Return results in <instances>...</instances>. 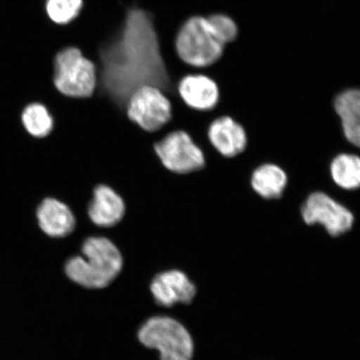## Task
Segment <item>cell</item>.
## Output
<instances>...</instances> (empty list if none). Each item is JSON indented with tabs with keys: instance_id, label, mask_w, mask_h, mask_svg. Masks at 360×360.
<instances>
[{
	"instance_id": "obj_1",
	"label": "cell",
	"mask_w": 360,
	"mask_h": 360,
	"mask_svg": "<svg viewBox=\"0 0 360 360\" xmlns=\"http://www.w3.org/2000/svg\"><path fill=\"white\" fill-rule=\"evenodd\" d=\"M81 255L67 261L66 276L88 289H102L118 277L124 266L119 248L105 236H90L81 245Z\"/></svg>"
},
{
	"instance_id": "obj_2",
	"label": "cell",
	"mask_w": 360,
	"mask_h": 360,
	"mask_svg": "<svg viewBox=\"0 0 360 360\" xmlns=\"http://www.w3.org/2000/svg\"><path fill=\"white\" fill-rule=\"evenodd\" d=\"M53 84L57 91L65 97L90 98L97 88L96 66L79 48L62 49L53 57Z\"/></svg>"
},
{
	"instance_id": "obj_3",
	"label": "cell",
	"mask_w": 360,
	"mask_h": 360,
	"mask_svg": "<svg viewBox=\"0 0 360 360\" xmlns=\"http://www.w3.org/2000/svg\"><path fill=\"white\" fill-rule=\"evenodd\" d=\"M174 44L180 60L196 69L216 64L226 48L216 37L207 18L200 15L192 16L184 22Z\"/></svg>"
},
{
	"instance_id": "obj_4",
	"label": "cell",
	"mask_w": 360,
	"mask_h": 360,
	"mask_svg": "<svg viewBox=\"0 0 360 360\" xmlns=\"http://www.w3.org/2000/svg\"><path fill=\"white\" fill-rule=\"evenodd\" d=\"M138 335L146 347L160 351L161 360H192L193 343L190 333L172 318L148 319Z\"/></svg>"
},
{
	"instance_id": "obj_5",
	"label": "cell",
	"mask_w": 360,
	"mask_h": 360,
	"mask_svg": "<svg viewBox=\"0 0 360 360\" xmlns=\"http://www.w3.org/2000/svg\"><path fill=\"white\" fill-rule=\"evenodd\" d=\"M126 115L143 131L156 133L172 119V103L159 87L143 85L129 96Z\"/></svg>"
},
{
	"instance_id": "obj_6",
	"label": "cell",
	"mask_w": 360,
	"mask_h": 360,
	"mask_svg": "<svg viewBox=\"0 0 360 360\" xmlns=\"http://www.w3.org/2000/svg\"><path fill=\"white\" fill-rule=\"evenodd\" d=\"M154 150L166 169L176 174H188L205 168V156L191 135L170 132L155 143Z\"/></svg>"
},
{
	"instance_id": "obj_7",
	"label": "cell",
	"mask_w": 360,
	"mask_h": 360,
	"mask_svg": "<svg viewBox=\"0 0 360 360\" xmlns=\"http://www.w3.org/2000/svg\"><path fill=\"white\" fill-rule=\"evenodd\" d=\"M304 222L311 225L321 224L332 236H339L353 226L354 215L343 205L326 193H312L302 208Z\"/></svg>"
},
{
	"instance_id": "obj_8",
	"label": "cell",
	"mask_w": 360,
	"mask_h": 360,
	"mask_svg": "<svg viewBox=\"0 0 360 360\" xmlns=\"http://www.w3.org/2000/svg\"><path fill=\"white\" fill-rule=\"evenodd\" d=\"M153 296L159 305L171 307L178 303L190 304L196 295V288L186 274L178 269L162 272L150 285Z\"/></svg>"
},
{
	"instance_id": "obj_9",
	"label": "cell",
	"mask_w": 360,
	"mask_h": 360,
	"mask_svg": "<svg viewBox=\"0 0 360 360\" xmlns=\"http://www.w3.org/2000/svg\"><path fill=\"white\" fill-rule=\"evenodd\" d=\"M178 94L188 108L196 111L213 110L220 100L217 82L205 74L184 76L179 82Z\"/></svg>"
},
{
	"instance_id": "obj_10",
	"label": "cell",
	"mask_w": 360,
	"mask_h": 360,
	"mask_svg": "<svg viewBox=\"0 0 360 360\" xmlns=\"http://www.w3.org/2000/svg\"><path fill=\"white\" fill-rule=\"evenodd\" d=\"M126 206L123 198L106 184L94 188L93 197L87 207L90 221L98 228H112L123 219Z\"/></svg>"
},
{
	"instance_id": "obj_11",
	"label": "cell",
	"mask_w": 360,
	"mask_h": 360,
	"mask_svg": "<svg viewBox=\"0 0 360 360\" xmlns=\"http://www.w3.org/2000/svg\"><path fill=\"white\" fill-rule=\"evenodd\" d=\"M36 218L42 232L53 238H66L76 227V219L70 207L56 198L44 199L36 211Z\"/></svg>"
},
{
	"instance_id": "obj_12",
	"label": "cell",
	"mask_w": 360,
	"mask_h": 360,
	"mask_svg": "<svg viewBox=\"0 0 360 360\" xmlns=\"http://www.w3.org/2000/svg\"><path fill=\"white\" fill-rule=\"evenodd\" d=\"M207 134L211 145L225 158L235 157L245 150V130L231 117H217L210 123Z\"/></svg>"
},
{
	"instance_id": "obj_13",
	"label": "cell",
	"mask_w": 360,
	"mask_h": 360,
	"mask_svg": "<svg viewBox=\"0 0 360 360\" xmlns=\"http://www.w3.org/2000/svg\"><path fill=\"white\" fill-rule=\"evenodd\" d=\"M335 108L346 139L360 148V89H347L340 94L335 98Z\"/></svg>"
},
{
	"instance_id": "obj_14",
	"label": "cell",
	"mask_w": 360,
	"mask_h": 360,
	"mask_svg": "<svg viewBox=\"0 0 360 360\" xmlns=\"http://www.w3.org/2000/svg\"><path fill=\"white\" fill-rule=\"evenodd\" d=\"M252 187L264 199H278L287 184V175L281 168L274 165H264L252 175Z\"/></svg>"
},
{
	"instance_id": "obj_15",
	"label": "cell",
	"mask_w": 360,
	"mask_h": 360,
	"mask_svg": "<svg viewBox=\"0 0 360 360\" xmlns=\"http://www.w3.org/2000/svg\"><path fill=\"white\" fill-rule=\"evenodd\" d=\"M21 120L26 131L34 138L47 137L55 128V119L42 103H34L27 106Z\"/></svg>"
},
{
	"instance_id": "obj_16",
	"label": "cell",
	"mask_w": 360,
	"mask_h": 360,
	"mask_svg": "<svg viewBox=\"0 0 360 360\" xmlns=\"http://www.w3.org/2000/svg\"><path fill=\"white\" fill-rule=\"evenodd\" d=\"M330 172L337 186L345 190L360 187V158L354 155H338L332 161Z\"/></svg>"
},
{
	"instance_id": "obj_17",
	"label": "cell",
	"mask_w": 360,
	"mask_h": 360,
	"mask_svg": "<svg viewBox=\"0 0 360 360\" xmlns=\"http://www.w3.org/2000/svg\"><path fill=\"white\" fill-rule=\"evenodd\" d=\"M83 4V0H46L45 11L53 24L64 26L79 15Z\"/></svg>"
},
{
	"instance_id": "obj_18",
	"label": "cell",
	"mask_w": 360,
	"mask_h": 360,
	"mask_svg": "<svg viewBox=\"0 0 360 360\" xmlns=\"http://www.w3.org/2000/svg\"><path fill=\"white\" fill-rule=\"evenodd\" d=\"M206 18L216 37L225 47L236 41L238 35V27L232 16L227 13H214Z\"/></svg>"
}]
</instances>
